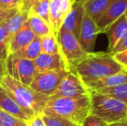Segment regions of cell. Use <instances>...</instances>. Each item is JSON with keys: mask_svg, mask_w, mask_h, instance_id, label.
I'll list each match as a JSON object with an SVG mask.
<instances>
[{"mask_svg": "<svg viewBox=\"0 0 127 126\" xmlns=\"http://www.w3.org/2000/svg\"><path fill=\"white\" fill-rule=\"evenodd\" d=\"M113 1L114 0H88L83 3V8L85 13L96 23Z\"/></svg>", "mask_w": 127, "mask_h": 126, "instance_id": "obj_19", "label": "cell"}, {"mask_svg": "<svg viewBox=\"0 0 127 126\" xmlns=\"http://www.w3.org/2000/svg\"><path fill=\"white\" fill-rule=\"evenodd\" d=\"M0 126H26V122L0 109Z\"/></svg>", "mask_w": 127, "mask_h": 126, "instance_id": "obj_27", "label": "cell"}, {"mask_svg": "<svg viewBox=\"0 0 127 126\" xmlns=\"http://www.w3.org/2000/svg\"><path fill=\"white\" fill-rule=\"evenodd\" d=\"M84 14H85V10L83 8V4L73 3L72 8L64 19L61 29L78 37Z\"/></svg>", "mask_w": 127, "mask_h": 126, "instance_id": "obj_13", "label": "cell"}, {"mask_svg": "<svg viewBox=\"0 0 127 126\" xmlns=\"http://www.w3.org/2000/svg\"><path fill=\"white\" fill-rule=\"evenodd\" d=\"M126 15L127 16V10H126Z\"/></svg>", "mask_w": 127, "mask_h": 126, "instance_id": "obj_39", "label": "cell"}, {"mask_svg": "<svg viewBox=\"0 0 127 126\" xmlns=\"http://www.w3.org/2000/svg\"><path fill=\"white\" fill-rule=\"evenodd\" d=\"M24 0H0V7L4 9L20 10Z\"/></svg>", "mask_w": 127, "mask_h": 126, "instance_id": "obj_29", "label": "cell"}, {"mask_svg": "<svg viewBox=\"0 0 127 126\" xmlns=\"http://www.w3.org/2000/svg\"><path fill=\"white\" fill-rule=\"evenodd\" d=\"M5 66L6 74L26 86H30L38 74L32 60L17 57L13 54L8 55Z\"/></svg>", "mask_w": 127, "mask_h": 126, "instance_id": "obj_6", "label": "cell"}, {"mask_svg": "<svg viewBox=\"0 0 127 126\" xmlns=\"http://www.w3.org/2000/svg\"><path fill=\"white\" fill-rule=\"evenodd\" d=\"M94 92L110 95L112 97L115 98V99H119V100L122 101L124 104H126L127 105V83L119 85V86H113V87L105 88V89L98 90V91Z\"/></svg>", "mask_w": 127, "mask_h": 126, "instance_id": "obj_23", "label": "cell"}, {"mask_svg": "<svg viewBox=\"0 0 127 126\" xmlns=\"http://www.w3.org/2000/svg\"><path fill=\"white\" fill-rule=\"evenodd\" d=\"M6 74V66H5V61L0 59V81L3 75Z\"/></svg>", "mask_w": 127, "mask_h": 126, "instance_id": "obj_35", "label": "cell"}, {"mask_svg": "<svg viewBox=\"0 0 127 126\" xmlns=\"http://www.w3.org/2000/svg\"><path fill=\"white\" fill-rule=\"evenodd\" d=\"M42 118L47 126H80V125L55 115L42 113Z\"/></svg>", "mask_w": 127, "mask_h": 126, "instance_id": "obj_25", "label": "cell"}, {"mask_svg": "<svg viewBox=\"0 0 127 126\" xmlns=\"http://www.w3.org/2000/svg\"><path fill=\"white\" fill-rule=\"evenodd\" d=\"M0 109L24 122H27L30 118L35 116L21 107L1 86H0Z\"/></svg>", "mask_w": 127, "mask_h": 126, "instance_id": "obj_12", "label": "cell"}, {"mask_svg": "<svg viewBox=\"0 0 127 126\" xmlns=\"http://www.w3.org/2000/svg\"><path fill=\"white\" fill-rule=\"evenodd\" d=\"M127 0H114L95 23L98 32H105L106 29L117 19L126 14Z\"/></svg>", "mask_w": 127, "mask_h": 126, "instance_id": "obj_10", "label": "cell"}, {"mask_svg": "<svg viewBox=\"0 0 127 126\" xmlns=\"http://www.w3.org/2000/svg\"><path fill=\"white\" fill-rule=\"evenodd\" d=\"M124 121H125V122H126V123L127 124V117H126V119H125V120H124Z\"/></svg>", "mask_w": 127, "mask_h": 126, "instance_id": "obj_38", "label": "cell"}, {"mask_svg": "<svg viewBox=\"0 0 127 126\" xmlns=\"http://www.w3.org/2000/svg\"><path fill=\"white\" fill-rule=\"evenodd\" d=\"M105 32L108 36L109 50L111 52L123 35L127 32V16L125 14L117 19L107 28Z\"/></svg>", "mask_w": 127, "mask_h": 126, "instance_id": "obj_17", "label": "cell"}, {"mask_svg": "<svg viewBox=\"0 0 127 126\" xmlns=\"http://www.w3.org/2000/svg\"><path fill=\"white\" fill-rule=\"evenodd\" d=\"M10 36L4 27V24H0V59L6 61L9 55V42Z\"/></svg>", "mask_w": 127, "mask_h": 126, "instance_id": "obj_26", "label": "cell"}, {"mask_svg": "<svg viewBox=\"0 0 127 126\" xmlns=\"http://www.w3.org/2000/svg\"><path fill=\"white\" fill-rule=\"evenodd\" d=\"M87 1H88V0H74V3H80V4H83Z\"/></svg>", "mask_w": 127, "mask_h": 126, "instance_id": "obj_37", "label": "cell"}, {"mask_svg": "<svg viewBox=\"0 0 127 126\" xmlns=\"http://www.w3.org/2000/svg\"><path fill=\"white\" fill-rule=\"evenodd\" d=\"M126 70H127V69H126Z\"/></svg>", "mask_w": 127, "mask_h": 126, "instance_id": "obj_41", "label": "cell"}, {"mask_svg": "<svg viewBox=\"0 0 127 126\" xmlns=\"http://www.w3.org/2000/svg\"><path fill=\"white\" fill-rule=\"evenodd\" d=\"M106 123L101 119V118H98V117L94 116L93 114H89L87 118L84 119V121L81 123L80 126H107Z\"/></svg>", "mask_w": 127, "mask_h": 126, "instance_id": "obj_28", "label": "cell"}, {"mask_svg": "<svg viewBox=\"0 0 127 126\" xmlns=\"http://www.w3.org/2000/svg\"><path fill=\"white\" fill-rule=\"evenodd\" d=\"M127 83V70L121 71L117 74H112V75L106 76L105 78H102L100 79L89 82L86 84L85 86L88 89L89 92H94L98 90L105 89V88L113 87L119 85Z\"/></svg>", "mask_w": 127, "mask_h": 126, "instance_id": "obj_15", "label": "cell"}, {"mask_svg": "<svg viewBox=\"0 0 127 126\" xmlns=\"http://www.w3.org/2000/svg\"><path fill=\"white\" fill-rule=\"evenodd\" d=\"M56 38L60 49V54L66 65V69L68 72H72L76 64L88 54L81 48L77 37L69 32L60 29Z\"/></svg>", "mask_w": 127, "mask_h": 126, "instance_id": "obj_5", "label": "cell"}, {"mask_svg": "<svg viewBox=\"0 0 127 126\" xmlns=\"http://www.w3.org/2000/svg\"><path fill=\"white\" fill-rule=\"evenodd\" d=\"M90 114L110 125L126 119L127 105L110 95L90 92Z\"/></svg>", "mask_w": 127, "mask_h": 126, "instance_id": "obj_4", "label": "cell"}, {"mask_svg": "<svg viewBox=\"0 0 127 126\" xmlns=\"http://www.w3.org/2000/svg\"><path fill=\"white\" fill-rule=\"evenodd\" d=\"M41 1H43V0H24L20 10L29 11L32 5H34L35 3H38V2H41Z\"/></svg>", "mask_w": 127, "mask_h": 126, "instance_id": "obj_34", "label": "cell"}, {"mask_svg": "<svg viewBox=\"0 0 127 126\" xmlns=\"http://www.w3.org/2000/svg\"><path fill=\"white\" fill-rule=\"evenodd\" d=\"M71 2H72V3H74V0H71Z\"/></svg>", "mask_w": 127, "mask_h": 126, "instance_id": "obj_40", "label": "cell"}, {"mask_svg": "<svg viewBox=\"0 0 127 126\" xmlns=\"http://www.w3.org/2000/svg\"><path fill=\"white\" fill-rule=\"evenodd\" d=\"M0 86L21 107L32 115L42 114L49 100V96L37 93L30 86L16 80L8 74L2 78Z\"/></svg>", "mask_w": 127, "mask_h": 126, "instance_id": "obj_2", "label": "cell"}, {"mask_svg": "<svg viewBox=\"0 0 127 126\" xmlns=\"http://www.w3.org/2000/svg\"><path fill=\"white\" fill-rule=\"evenodd\" d=\"M126 49H127V32L123 35V37L119 41V42L116 44V46L110 53L112 54H118V53L122 52V51L126 50Z\"/></svg>", "mask_w": 127, "mask_h": 126, "instance_id": "obj_30", "label": "cell"}, {"mask_svg": "<svg viewBox=\"0 0 127 126\" xmlns=\"http://www.w3.org/2000/svg\"><path fill=\"white\" fill-rule=\"evenodd\" d=\"M67 72L65 69H61L38 73L30 86L37 93L49 97L54 94Z\"/></svg>", "mask_w": 127, "mask_h": 126, "instance_id": "obj_7", "label": "cell"}, {"mask_svg": "<svg viewBox=\"0 0 127 126\" xmlns=\"http://www.w3.org/2000/svg\"><path fill=\"white\" fill-rule=\"evenodd\" d=\"M33 61L38 73L61 69L67 70L64 61L60 54H49L41 53Z\"/></svg>", "mask_w": 127, "mask_h": 126, "instance_id": "obj_14", "label": "cell"}, {"mask_svg": "<svg viewBox=\"0 0 127 126\" xmlns=\"http://www.w3.org/2000/svg\"><path fill=\"white\" fill-rule=\"evenodd\" d=\"M114 59L118 61L125 69H127V49L118 54H112Z\"/></svg>", "mask_w": 127, "mask_h": 126, "instance_id": "obj_33", "label": "cell"}, {"mask_svg": "<svg viewBox=\"0 0 127 126\" xmlns=\"http://www.w3.org/2000/svg\"><path fill=\"white\" fill-rule=\"evenodd\" d=\"M27 24L31 31L34 33V35L37 37H43L50 34H54L53 29L50 24H48L41 17L33 15V14L29 13Z\"/></svg>", "mask_w": 127, "mask_h": 126, "instance_id": "obj_20", "label": "cell"}, {"mask_svg": "<svg viewBox=\"0 0 127 126\" xmlns=\"http://www.w3.org/2000/svg\"><path fill=\"white\" fill-rule=\"evenodd\" d=\"M81 125L90 114V94L82 98H49L42 111Z\"/></svg>", "mask_w": 127, "mask_h": 126, "instance_id": "obj_3", "label": "cell"}, {"mask_svg": "<svg viewBox=\"0 0 127 126\" xmlns=\"http://www.w3.org/2000/svg\"><path fill=\"white\" fill-rule=\"evenodd\" d=\"M26 126H47L42 118V115H35L26 122Z\"/></svg>", "mask_w": 127, "mask_h": 126, "instance_id": "obj_31", "label": "cell"}, {"mask_svg": "<svg viewBox=\"0 0 127 126\" xmlns=\"http://www.w3.org/2000/svg\"><path fill=\"white\" fill-rule=\"evenodd\" d=\"M72 5L71 0H49V21L55 35L60 30Z\"/></svg>", "mask_w": 127, "mask_h": 126, "instance_id": "obj_11", "label": "cell"}, {"mask_svg": "<svg viewBox=\"0 0 127 126\" xmlns=\"http://www.w3.org/2000/svg\"><path fill=\"white\" fill-rule=\"evenodd\" d=\"M107 126H127V124L125 121H121V122H117V123H113V124H110Z\"/></svg>", "mask_w": 127, "mask_h": 126, "instance_id": "obj_36", "label": "cell"}, {"mask_svg": "<svg viewBox=\"0 0 127 126\" xmlns=\"http://www.w3.org/2000/svg\"><path fill=\"white\" fill-rule=\"evenodd\" d=\"M98 34L99 32H98V28L95 22L85 13L77 39L86 53L87 54L94 53V48H95Z\"/></svg>", "mask_w": 127, "mask_h": 126, "instance_id": "obj_9", "label": "cell"}, {"mask_svg": "<svg viewBox=\"0 0 127 126\" xmlns=\"http://www.w3.org/2000/svg\"><path fill=\"white\" fill-rule=\"evenodd\" d=\"M41 50L42 53L44 54H60L58 42L55 34H50L46 36L41 37Z\"/></svg>", "mask_w": 127, "mask_h": 126, "instance_id": "obj_22", "label": "cell"}, {"mask_svg": "<svg viewBox=\"0 0 127 126\" xmlns=\"http://www.w3.org/2000/svg\"><path fill=\"white\" fill-rule=\"evenodd\" d=\"M35 37V35L26 22V24L10 38L9 42V54L22 50L34 40Z\"/></svg>", "mask_w": 127, "mask_h": 126, "instance_id": "obj_16", "label": "cell"}, {"mask_svg": "<svg viewBox=\"0 0 127 126\" xmlns=\"http://www.w3.org/2000/svg\"><path fill=\"white\" fill-rule=\"evenodd\" d=\"M123 70L125 68L111 53H93L77 63L72 73L86 85Z\"/></svg>", "mask_w": 127, "mask_h": 126, "instance_id": "obj_1", "label": "cell"}, {"mask_svg": "<svg viewBox=\"0 0 127 126\" xmlns=\"http://www.w3.org/2000/svg\"><path fill=\"white\" fill-rule=\"evenodd\" d=\"M17 10V9H4L0 7V24L3 23L6 19L14 15Z\"/></svg>", "mask_w": 127, "mask_h": 126, "instance_id": "obj_32", "label": "cell"}, {"mask_svg": "<svg viewBox=\"0 0 127 126\" xmlns=\"http://www.w3.org/2000/svg\"><path fill=\"white\" fill-rule=\"evenodd\" d=\"M42 53L41 50V37L35 36L34 40L26 46L22 50L18 51L17 53H14V55L20 58H24V59L34 60Z\"/></svg>", "mask_w": 127, "mask_h": 126, "instance_id": "obj_21", "label": "cell"}, {"mask_svg": "<svg viewBox=\"0 0 127 126\" xmlns=\"http://www.w3.org/2000/svg\"><path fill=\"white\" fill-rule=\"evenodd\" d=\"M29 13L41 17L44 21L50 24L49 21V0H43L38 2L30 7Z\"/></svg>", "mask_w": 127, "mask_h": 126, "instance_id": "obj_24", "label": "cell"}, {"mask_svg": "<svg viewBox=\"0 0 127 126\" xmlns=\"http://www.w3.org/2000/svg\"><path fill=\"white\" fill-rule=\"evenodd\" d=\"M90 92L80 79L72 72H67L60 85L49 98H82L88 96Z\"/></svg>", "mask_w": 127, "mask_h": 126, "instance_id": "obj_8", "label": "cell"}, {"mask_svg": "<svg viewBox=\"0 0 127 126\" xmlns=\"http://www.w3.org/2000/svg\"><path fill=\"white\" fill-rule=\"evenodd\" d=\"M28 17L29 11L18 10L14 15H12L11 17H10L3 22L10 39L26 24Z\"/></svg>", "mask_w": 127, "mask_h": 126, "instance_id": "obj_18", "label": "cell"}]
</instances>
